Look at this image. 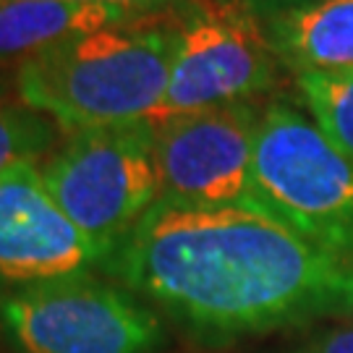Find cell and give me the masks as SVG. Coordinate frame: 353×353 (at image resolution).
<instances>
[{"instance_id":"cell-1","label":"cell","mask_w":353,"mask_h":353,"mask_svg":"<svg viewBox=\"0 0 353 353\" xmlns=\"http://www.w3.org/2000/svg\"><path fill=\"white\" fill-rule=\"evenodd\" d=\"M102 267L202 335H249L338 312L353 262L254 204L157 199Z\"/></svg>"},{"instance_id":"cell-2","label":"cell","mask_w":353,"mask_h":353,"mask_svg":"<svg viewBox=\"0 0 353 353\" xmlns=\"http://www.w3.org/2000/svg\"><path fill=\"white\" fill-rule=\"evenodd\" d=\"M176 48L178 29L170 26L76 34L16 68L13 92L65 134L147 121L165 97Z\"/></svg>"},{"instance_id":"cell-3","label":"cell","mask_w":353,"mask_h":353,"mask_svg":"<svg viewBox=\"0 0 353 353\" xmlns=\"http://www.w3.org/2000/svg\"><path fill=\"white\" fill-rule=\"evenodd\" d=\"M252 204L314 246L353 262V163L314 121L285 102L259 115Z\"/></svg>"},{"instance_id":"cell-4","label":"cell","mask_w":353,"mask_h":353,"mask_svg":"<svg viewBox=\"0 0 353 353\" xmlns=\"http://www.w3.org/2000/svg\"><path fill=\"white\" fill-rule=\"evenodd\" d=\"M39 170L68 220L110 254L160 196L154 121L65 134Z\"/></svg>"},{"instance_id":"cell-5","label":"cell","mask_w":353,"mask_h":353,"mask_svg":"<svg viewBox=\"0 0 353 353\" xmlns=\"http://www.w3.org/2000/svg\"><path fill=\"white\" fill-rule=\"evenodd\" d=\"M0 322L24 353H152L163 338L147 306L89 272L6 290Z\"/></svg>"},{"instance_id":"cell-6","label":"cell","mask_w":353,"mask_h":353,"mask_svg":"<svg viewBox=\"0 0 353 353\" xmlns=\"http://www.w3.org/2000/svg\"><path fill=\"white\" fill-rule=\"evenodd\" d=\"M278 63L246 0H202L178 26L168 89L150 121L249 102L278 81Z\"/></svg>"},{"instance_id":"cell-7","label":"cell","mask_w":353,"mask_h":353,"mask_svg":"<svg viewBox=\"0 0 353 353\" xmlns=\"http://www.w3.org/2000/svg\"><path fill=\"white\" fill-rule=\"evenodd\" d=\"M259 115L252 102H236L154 121L157 199L252 204V160Z\"/></svg>"},{"instance_id":"cell-8","label":"cell","mask_w":353,"mask_h":353,"mask_svg":"<svg viewBox=\"0 0 353 353\" xmlns=\"http://www.w3.org/2000/svg\"><path fill=\"white\" fill-rule=\"evenodd\" d=\"M105 256L58 207L37 165L0 176V288L81 275Z\"/></svg>"},{"instance_id":"cell-9","label":"cell","mask_w":353,"mask_h":353,"mask_svg":"<svg viewBox=\"0 0 353 353\" xmlns=\"http://www.w3.org/2000/svg\"><path fill=\"white\" fill-rule=\"evenodd\" d=\"M137 13L71 0H0V71L16 68L76 34L131 24Z\"/></svg>"},{"instance_id":"cell-10","label":"cell","mask_w":353,"mask_h":353,"mask_svg":"<svg viewBox=\"0 0 353 353\" xmlns=\"http://www.w3.org/2000/svg\"><path fill=\"white\" fill-rule=\"evenodd\" d=\"M280 63L296 74L353 68V0H322L262 24Z\"/></svg>"},{"instance_id":"cell-11","label":"cell","mask_w":353,"mask_h":353,"mask_svg":"<svg viewBox=\"0 0 353 353\" xmlns=\"http://www.w3.org/2000/svg\"><path fill=\"white\" fill-rule=\"evenodd\" d=\"M299 89L319 131L353 163V68L299 74Z\"/></svg>"},{"instance_id":"cell-12","label":"cell","mask_w":353,"mask_h":353,"mask_svg":"<svg viewBox=\"0 0 353 353\" xmlns=\"http://www.w3.org/2000/svg\"><path fill=\"white\" fill-rule=\"evenodd\" d=\"M61 128L24 102L0 100V176L50 157Z\"/></svg>"},{"instance_id":"cell-13","label":"cell","mask_w":353,"mask_h":353,"mask_svg":"<svg viewBox=\"0 0 353 353\" xmlns=\"http://www.w3.org/2000/svg\"><path fill=\"white\" fill-rule=\"evenodd\" d=\"M252 13L259 19V24H265L275 16H283V13L299 11V8H309V6H316L322 0H246Z\"/></svg>"},{"instance_id":"cell-14","label":"cell","mask_w":353,"mask_h":353,"mask_svg":"<svg viewBox=\"0 0 353 353\" xmlns=\"http://www.w3.org/2000/svg\"><path fill=\"white\" fill-rule=\"evenodd\" d=\"M309 353H353V325L345 327H332L327 332H322Z\"/></svg>"},{"instance_id":"cell-15","label":"cell","mask_w":353,"mask_h":353,"mask_svg":"<svg viewBox=\"0 0 353 353\" xmlns=\"http://www.w3.org/2000/svg\"><path fill=\"white\" fill-rule=\"evenodd\" d=\"M71 3H87V6H113V8H126V11L141 13L150 8H160L168 0H71Z\"/></svg>"},{"instance_id":"cell-16","label":"cell","mask_w":353,"mask_h":353,"mask_svg":"<svg viewBox=\"0 0 353 353\" xmlns=\"http://www.w3.org/2000/svg\"><path fill=\"white\" fill-rule=\"evenodd\" d=\"M338 312L348 316L353 325V267H351V272H348V280H345V288H343V299H341Z\"/></svg>"},{"instance_id":"cell-17","label":"cell","mask_w":353,"mask_h":353,"mask_svg":"<svg viewBox=\"0 0 353 353\" xmlns=\"http://www.w3.org/2000/svg\"><path fill=\"white\" fill-rule=\"evenodd\" d=\"M13 81V74H3V71H0V100H6V94H8V92H11V84Z\"/></svg>"}]
</instances>
